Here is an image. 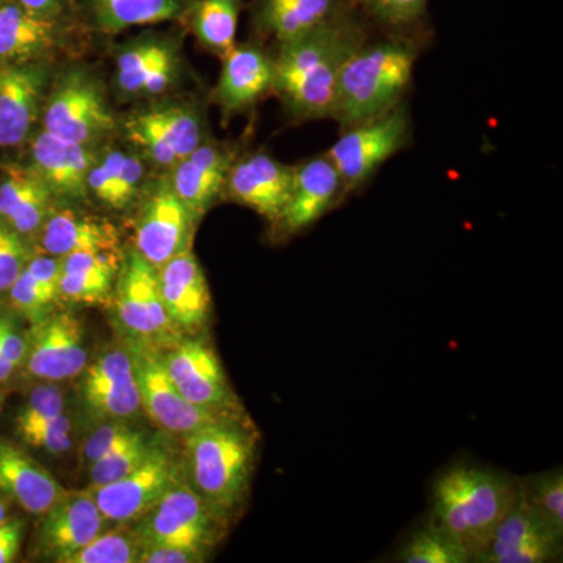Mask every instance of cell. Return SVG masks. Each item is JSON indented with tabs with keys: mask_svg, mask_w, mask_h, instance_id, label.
I'll list each match as a JSON object with an SVG mask.
<instances>
[{
	"mask_svg": "<svg viewBox=\"0 0 563 563\" xmlns=\"http://www.w3.org/2000/svg\"><path fill=\"white\" fill-rule=\"evenodd\" d=\"M369 24L362 11L354 9L277 46L274 92L292 122L331 120L344 63L372 36Z\"/></svg>",
	"mask_w": 563,
	"mask_h": 563,
	"instance_id": "obj_1",
	"label": "cell"
},
{
	"mask_svg": "<svg viewBox=\"0 0 563 563\" xmlns=\"http://www.w3.org/2000/svg\"><path fill=\"white\" fill-rule=\"evenodd\" d=\"M420 57V40L369 36L344 63L331 120L340 129L379 117L406 101Z\"/></svg>",
	"mask_w": 563,
	"mask_h": 563,
	"instance_id": "obj_2",
	"label": "cell"
},
{
	"mask_svg": "<svg viewBox=\"0 0 563 563\" xmlns=\"http://www.w3.org/2000/svg\"><path fill=\"white\" fill-rule=\"evenodd\" d=\"M518 498V479L473 466L444 472L432 488L429 525L453 537L472 562Z\"/></svg>",
	"mask_w": 563,
	"mask_h": 563,
	"instance_id": "obj_3",
	"label": "cell"
},
{
	"mask_svg": "<svg viewBox=\"0 0 563 563\" xmlns=\"http://www.w3.org/2000/svg\"><path fill=\"white\" fill-rule=\"evenodd\" d=\"M255 450L257 435L247 421L210 424L185 435V477L224 521L250 492Z\"/></svg>",
	"mask_w": 563,
	"mask_h": 563,
	"instance_id": "obj_4",
	"label": "cell"
},
{
	"mask_svg": "<svg viewBox=\"0 0 563 563\" xmlns=\"http://www.w3.org/2000/svg\"><path fill=\"white\" fill-rule=\"evenodd\" d=\"M412 118L406 101L379 117L340 129V136L325 152L342 179L344 196L362 190L377 172L409 147Z\"/></svg>",
	"mask_w": 563,
	"mask_h": 563,
	"instance_id": "obj_5",
	"label": "cell"
},
{
	"mask_svg": "<svg viewBox=\"0 0 563 563\" xmlns=\"http://www.w3.org/2000/svg\"><path fill=\"white\" fill-rule=\"evenodd\" d=\"M114 288V312L128 342L168 351L184 339L163 303L158 269L133 247L122 255Z\"/></svg>",
	"mask_w": 563,
	"mask_h": 563,
	"instance_id": "obj_6",
	"label": "cell"
},
{
	"mask_svg": "<svg viewBox=\"0 0 563 563\" xmlns=\"http://www.w3.org/2000/svg\"><path fill=\"white\" fill-rule=\"evenodd\" d=\"M125 344L139 385L141 409L162 431L185 437L210 424L247 421L244 410L206 409L187 401L166 372L162 351L146 344Z\"/></svg>",
	"mask_w": 563,
	"mask_h": 563,
	"instance_id": "obj_7",
	"label": "cell"
},
{
	"mask_svg": "<svg viewBox=\"0 0 563 563\" xmlns=\"http://www.w3.org/2000/svg\"><path fill=\"white\" fill-rule=\"evenodd\" d=\"M114 129V114L98 80L84 69L63 73L44 101L43 131L91 146Z\"/></svg>",
	"mask_w": 563,
	"mask_h": 563,
	"instance_id": "obj_8",
	"label": "cell"
},
{
	"mask_svg": "<svg viewBox=\"0 0 563 563\" xmlns=\"http://www.w3.org/2000/svg\"><path fill=\"white\" fill-rule=\"evenodd\" d=\"M185 477L184 461L157 442L140 466L122 479L106 485H90L92 498L107 521L118 525L135 523L173 490Z\"/></svg>",
	"mask_w": 563,
	"mask_h": 563,
	"instance_id": "obj_9",
	"label": "cell"
},
{
	"mask_svg": "<svg viewBox=\"0 0 563 563\" xmlns=\"http://www.w3.org/2000/svg\"><path fill=\"white\" fill-rule=\"evenodd\" d=\"M224 525L185 479L141 517L133 531L143 544H177L207 554L220 539Z\"/></svg>",
	"mask_w": 563,
	"mask_h": 563,
	"instance_id": "obj_10",
	"label": "cell"
},
{
	"mask_svg": "<svg viewBox=\"0 0 563 563\" xmlns=\"http://www.w3.org/2000/svg\"><path fill=\"white\" fill-rule=\"evenodd\" d=\"M85 328L70 312L51 313L25 333L24 366L29 376L47 383L74 379L88 362Z\"/></svg>",
	"mask_w": 563,
	"mask_h": 563,
	"instance_id": "obj_11",
	"label": "cell"
},
{
	"mask_svg": "<svg viewBox=\"0 0 563 563\" xmlns=\"http://www.w3.org/2000/svg\"><path fill=\"white\" fill-rule=\"evenodd\" d=\"M195 218L172 181L151 185L135 220V250L155 268H161L180 252L191 250Z\"/></svg>",
	"mask_w": 563,
	"mask_h": 563,
	"instance_id": "obj_12",
	"label": "cell"
},
{
	"mask_svg": "<svg viewBox=\"0 0 563 563\" xmlns=\"http://www.w3.org/2000/svg\"><path fill=\"white\" fill-rule=\"evenodd\" d=\"M129 139L157 165H177L203 143L201 114L188 103L157 106L132 114L125 122Z\"/></svg>",
	"mask_w": 563,
	"mask_h": 563,
	"instance_id": "obj_13",
	"label": "cell"
},
{
	"mask_svg": "<svg viewBox=\"0 0 563 563\" xmlns=\"http://www.w3.org/2000/svg\"><path fill=\"white\" fill-rule=\"evenodd\" d=\"M163 365L181 396L213 410H243L222 368L220 357L202 339H181L162 352Z\"/></svg>",
	"mask_w": 563,
	"mask_h": 563,
	"instance_id": "obj_14",
	"label": "cell"
},
{
	"mask_svg": "<svg viewBox=\"0 0 563 563\" xmlns=\"http://www.w3.org/2000/svg\"><path fill=\"white\" fill-rule=\"evenodd\" d=\"M563 536L555 533L521 498L493 532L477 563H548L562 558Z\"/></svg>",
	"mask_w": 563,
	"mask_h": 563,
	"instance_id": "obj_15",
	"label": "cell"
},
{
	"mask_svg": "<svg viewBox=\"0 0 563 563\" xmlns=\"http://www.w3.org/2000/svg\"><path fill=\"white\" fill-rule=\"evenodd\" d=\"M291 184L292 166L266 152H252L233 161L222 195L254 210L274 225L290 198Z\"/></svg>",
	"mask_w": 563,
	"mask_h": 563,
	"instance_id": "obj_16",
	"label": "cell"
},
{
	"mask_svg": "<svg viewBox=\"0 0 563 563\" xmlns=\"http://www.w3.org/2000/svg\"><path fill=\"white\" fill-rule=\"evenodd\" d=\"M90 490L66 492L46 514L41 515L35 547L40 555L57 563L92 542L106 528Z\"/></svg>",
	"mask_w": 563,
	"mask_h": 563,
	"instance_id": "obj_17",
	"label": "cell"
},
{
	"mask_svg": "<svg viewBox=\"0 0 563 563\" xmlns=\"http://www.w3.org/2000/svg\"><path fill=\"white\" fill-rule=\"evenodd\" d=\"M344 198L342 179L325 152L313 155L292 166L290 198L274 228L280 235H296L312 228Z\"/></svg>",
	"mask_w": 563,
	"mask_h": 563,
	"instance_id": "obj_18",
	"label": "cell"
},
{
	"mask_svg": "<svg viewBox=\"0 0 563 563\" xmlns=\"http://www.w3.org/2000/svg\"><path fill=\"white\" fill-rule=\"evenodd\" d=\"M220 79L213 90V101L222 118L254 109L263 98L274 92V55L261 44H235L222 55Z\"/></svg>",
	"mask_w": 563,
	"mask_h": 563,
	"instance_id": "obj_19",
	"label": "cell"
},
{
	"mask_svg": "<svg viewBox=\"0 0 563 563\" xmlns=\"http://www.w3.org/2000/svg\"><path fill=\"white\" fill-rule=\"evenodd\" d=\"M80 396L85 412L96 420L124 421L135 417L141 399L129 352H106L84 369Z\"/></svg>",
	"mask_w": 563,
	"mask_h": 563,
	"instance_id": "obj_20",
	"label": "cell"
},
{
	"mask_svg": "<svg viewBox=\"0 0 563 563\" xmlns=\"http://www.w3.org/2000/svg\"><path fill=\"white\" fill-rule=\"evenodd\" d=\"M47 69L40 62L0 65V147L21 146L38 120Z\"/></svg>",
	"mask_w": 563,
	"mask_h": 563,
	"instance_id": "obj_21",
	"label": "cell"
},
{
	"mask_svg": "<svg viewBox=\"0 0 563 563\" xmlns=\"http://www.w3.org/2000/svg\"><path fill=\"white\" fill-rule=\"evenodd\" d=\"M163 303L177 331L198 333L210 320L211 296L198 258L191 250L177 254L158 268Z\"/></svg>",
	"mask_w": 563,
	"mask_h": 563,
	"instance_id": "obj_22",
	"label": "cell"
},
{
	"mask_svg": "<svg viewBox=\"0 0 563 563\" xmlns=\"http://www.w3.org/2000/svg\"><path fill=\"white\" fill-rule=\"evenodd\" d=\"M31 168L54 199L84 201L88 198V174L96 162L91 146L73 143L41 131L32 143Z\"/></svg>",
	"mask_w": 563,
	"mask_h": 563,
	"instance_id": "obj_23",
	"label": "cell"
},
{
	"mask_svg": "<svg viewBox=\"0 0 563 563\" xmlns=\"http://www.w3.org/2000/svg\"><path fill=\"white\" fill-rule=\"evenodd\" d=\"M354 9L352 0H252L251 24L261 38L280 46Z\"/></svg>",
	"mask_w": 563,
	"mask_h": 563,
	"instance_id": "obj_24",
	"label": "cell"
},
{
	"mask_svg": "<svg viewBox=\"0 0 563 563\" xmlns=\"http://www.w3.org/2000/svg\"><path fill=\"white\" fill-rule=\"evenodd\" d=\"M235 152L222 144L203 141L188 157L173 166V190L196 221L201 220L211 203L224 191Z\"/></svg>",
	"mask_w": 563,
	"mask_h": 563,
	"instance_id": "obj_25",
	"label": "cell"
},
{
	"mask_svg": "<svg viewBox=\"0 0 563 563\" xmlns=\"http://www.w3.org/2000/svg\"><path fill=\"white\" fill-rule=\"evenodd\" d=\"M68 490L41 463L0 437V493L25 512L46 514Z\"/></svg>",
	"mask_w": 563,
	"mask_h": 563,
	"instance_id": "obj_26",
	"label": "cell"
},
{
	"mask_svg": "<svg viewBox=\"0 0 563 563\" xmlns=\"http://www.w3.org/2000/svg\"><path fill=\"white\" fill-rule=\"evenodd\" d=\"M68 22L38 16L11 0H0V65L38 62L58 46Z\"/></svg>",
	"mask_w": 563,
	"mask_h": 563,
	"instance_id": "obj_27",
	"label": "cell"
},
{
	"mask_svg": "<svg viewBox=\"0 0 563 563\" xmlns=\"http://www.w3.org/2000/svg\"><path fill=\"white\" fill-rule=\"evenodd\" d=\"M192 0H74V16L92 31L114 35L140 25L181 21Z\"/></svg>",
	"mask_w": 563,
	"mask_h": 563,
	"instance_id": "obj_28",
	"label": "cell"
},
{
	"mask_svg": "<svg viewBox=\"0 0 563 563\" xmlns=\"http://www.w3.org/2000/svg\"><path fill=\"white\" fill-rule=\"evenodd\" d=\"M54 196L31 166L3 165L0 174V218L22 236L43 228L52 213Z\"/></svg>",
	"mask_w": 563,
	"mask_h": 563,
	"instance_id": "obj_29",
	"label": "cell"
},
{
	"mask_svg": "<svg viewBox=\"0 0 563 563\" xmlns=\"http://www.w3.org/2000/svg\"><path fill=\"white\" fill-rule=\"evenodd\" d=\"M41 231L43 250L54 257L76 252L120 251V232L111 222L79 211H52Z\"/></svg>",
	"mask_w": 563,
	"mask_h": 563,
	"instance_id": "obj_30",
	"label": "cell"
},
{
	"mask_svg": "<svg viewBox=\"0 0 563 563\" xmlns=\"http://www.w3.org/2000/svg\"><path fill=\"white\" fill-rule=\"evenodd\" d=\"M243 7V0H192L181 22L201 46L222 57L236 44Z\"/></svg>",
	"mask_w": 563,
	"mask_h": 563,
	"instance_id": "obj_31",
	"label": "cell"
},
{
	"mask_svg": "<svg viewBox=\"0 0 563 563\" xmlns=\"http://www.w3.org/2000/svg\"><path fill=\"white\" fill-rule=\"evenodd\" d=\"M177 57L176 40L146 35L121 47L117 57V87L125 98H139L141 87L163 63Z\"/></svg>",
	"mask_w": 563,
	"mask_h": 563,
	"instance_id": "obj_32",
	"label": "cell"
},
{
	"mask_svg": "<svg viewBox=\"0 0 563 563\" xmlns=\"http://www.w3.org/2000/svg\"><path fill=\"white\" fill-rule=\"evenodd\" d=\"M363 16L388 35L420 40L431 0H352Z\"/></svg>",
	"mask_w": 563,
	"mask_h": 563,
	"instance_id": "obj_33",
	"label": "cell"
},
{
	"mask_svg": "<svg viewBox=\"0 0 563 563\" xmlns=\"http://www.w3.org/2000/svg\"><path fill=\"white\" fill-rule=\"evenodd\" d=\"M518 490L525 503L555 533L563 536V473L562 468L533 474L518 479Z\"/></svg>",
	"mask_w": 563,
	"mask_h": 563,
	"instance_id": "obj_34",
	"label": "cell"
},
{
	"mask_svg": "<svg viewBox=\"0 0 563 563\" xmlns=\"http://www.w3.org/2000/svg\"><path fill=\"white\" fill-rule=\"evenodd\" d=\"M398 561L404 563H468L470 554L461 543L426 523L415 531L398 554Z\"/></svg>",
	"mask_w": 563,
	"mask_h": 563,
	"instance_id": "obj_35",
	"label": "cell"
},
{
	"mask_svg": "<svg viewBox=\"0 0 563 563\" xmlns=\"http://www.w3.org/2000/svg\"><path fill=\"white\" fill-rule=\"evenodd\" d=\"M143 543L135 531L101 532L65 563H140Z\"/></svg>",
	"mask_w": 563,
	"mask_h": 563,
	"instance_id": "obj_36",
	"label": "cell"
},
{
	"mask_svg": "<svg viewBox=\"0 0 563 563\" xmlns=\"http://www.w3.org/2000/svg\"><path fill=\"white\" fill-rule=\"evenodd\" d=\"M157 442L158 440H151L147 433L143 432L132 442L92 462L88 465L90 485H106L128 476L150 457Z\"/></svg>",
	"mask_w": 563,
	"mask_h": 563,
	"instance_id": "obj_37",
	"label": "cell"
},
{
	"mask_svg": "<svg viewBox=\"0 0 563 563\" xmlns=\"http://www.w3.org/2000/svg\"><path fill=\"white\" fill-rule=\"evenodd\" d=\"M114 279L101 273L62 272L58 298L73 303L107 306L111 303Z\"/></svg>",
	"mask_w": 563,
	"mask_h": 563,
	"instance_id": "obj_38",
	"label": "cell"
},
{
	"mask_svg": "<svg viewBox=\"0 0 563 563\" xmlns=\"http://www.w3.org/2000/svg\"><path fill=\"white\" fill-rule=\"evenodd\" d=\"M31 258L27 239L0 218V299L9 295Z\"/></svg>",
	"mask_w": 563,
	"mask_h": 563,
	"instance_id": "obj_39",
	"label": "cell"
},
{
	"mask_svg": "<svg viewBox=\"0 0 563 563\" xmlns=\"http://www.w3.org/2000/svg\"><path fill=\"white\" fill-rule=\"evenodd\" d=\"M65 413V396L57 384L40 385L14 417V432L55 420Z\"/></svg>",
	"mask_w": 563,
	"mask_h": 563,
	"instance_id": "obj_40",
	"label": "cell"
},
{
	"mask_svg": "<svg viewBox=\"0 0 563 563\" xmlns=\"http://www.w3.org/2000/svg\"><path fill=\"white\" fill-rule=\"evenodd\" d=\"M7 296H9L13 309L32 324L51 314V306L57 301V298L47 291L35 277H32L25 268Z\"/></svg>",
	"mask_w": 563,
	"mask_h": 563,
	"instance_id": "obj_41",
	"label": "cell"
},
{
	"mask_svg": "<svg viewBox=\"0 0 563 563\" xmlns=\"http://www.w3.org/2000/svg\"><path fill=\"white\" fill-rule=\"evenodd\" d=\"M70 432H73V426H70L69 417L63 413L55 420L21 429V431H16V435L27 446L46 451L49 454H63L69 451L70 444H73Z\"/></svg>",
	"mask_w": 563,
	"mask_h": 563,
	"instance_id": "obj_42",
	"label": "cell"
},
{
	"mask_svg": "<svg viewBox=\"0 0 563 563\" xmlns=\"http://www.w3.org/2000/svg\"><path fill=\"white\" fill-rule=\"evenodd\" d=\"M143 432L121 420L101 424L88 437L87 443H85L84 461L87 462V465H91L92 462L99 461L111 451L132 442Z\"/></svg>",
	"mask_w": 563,
	"mask_h": 563,
	"instance_id": "obj_43",
	"label": "cell"
},
{
	"mask_svg": "<svg viewBox=\"0 0 563 563\" xmlns=\"http://www.w3.org/2000/svg\"><path fill=\"white\" fill-rule=\"evenodd\" d=\"M144 173H146V166L141 158L136 155L125 154L117 181H114L110 209H124L136 198L144 180Z\"/></svg>",
	"mask_w": 563,
	"mask_h": 563,
	"instance_id": "obj_44",
	"label": "cell"
},
{
	"mask_svg": "<svg viewBox=\"0 0 563 563\" xmlns=\"http://www.w3.org/2000/svg\"><path fill=\"white\" fill-rule=\"evenodd\" d=\"M0 355L3 361L20 368L25 357V333L9 313H0Z\"/></svg>",
	"mask_w": 563,
	"mask_h": 563,
	"instance_id": "obj_45",
	"label": "cell"
},
{
	"mask_svg": "<svg viewBox=\"0 0 563 563\" xmlns=\"http://www.w3.org/2000/svg\"><path fill=\"white\" fill-rule=\"evenodd\" d=\"M206 554L177 544H143L140 563H199Z\"/></svg>",
	"mask_w": 563,
	"mask_h": 563,
	"instance_id": "obj_46",
	"label": "cell"
},
{
	"mask_svg": "<svg viewBox=\"0 0 563 563\" xmlns=\"http://www.w3.org/2000/svg\"><path fill=\"white\" fill-rule=\"evenodd\" d=\"M27 273L32 277L46 288L47 291L52 292L55 298L58 299V284H60L62 277V258L54 257V255H38V257H32L31 262L25 266Z\"/></svg>",
	"mask_w": 563,
	"mask_h": 563,
	"instance_id": "obj_47",
	"label": "cell"
},
{
	"mask_svg": "<svg viewBox=\"0 0 563 563\" xmlns=\"http://www.w3.org/2000/svg\"><path fill=\"white\" fill-rule=\"evenodd\" d=\"M25 523L21 518H9L0 525V563H11L20 555Z\"/></svg>",
	"mask_w": 563,
	"mask_h": 563,
	"instance_id": "obj_48",
	"label": "cell"
},
{
	"mask_svg": "<svg viewBox=\"0 0 563 563\" xmlns=\"http://www.w3.org/2000/svg\"><path fill=\"white\" fill-rule=\"evenodd\" d=\"M11 2L51 20L70 21L74 18V0H11Z\"/></svg>",
	"mask_w": 563,
	"mask_h": 563,
	"instance_id": "obj_49",
	"label": "cell"
},
{
	"mask_svg": "<svg viewBox=\"0 0 563 563\" xmlns=\"http://www.w3.org/2000/svg\"><path fill=\"white\" fill-rule=\"evenodd\" d=\"M5 520H9V517H7V506L3 504L2 499H0V525Z\"/></svg>",
	"mask_w": 563,
	"mask_h": 563,
	"instance_id": "obj_50",
	"label": "cell"
}]
</instances>
